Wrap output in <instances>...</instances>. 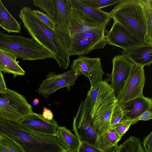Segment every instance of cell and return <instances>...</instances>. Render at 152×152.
<instances>
[{
  "label": "cell",
  "mask_w": 152,
  "mask_h": 152,
  "mask_svg": "<svg viewBox=\"0 0 152 152\" xmlns=\"http://www.w3.org/2000/svg\"><path fill=\"white\" fill-rule=\"evenodd\" d=\"M20 12L18 15L32 38L51 53L61 69L68 68L70 56L53 30L36 16L29 7H23Z\"/></svg>",
  "instance_id": "1"
},
{
  "label": "cell",
  "mask_w": 152,
  "mask_h": 152,
  "mask_svg": "<svg viewBox=\"0 0 152 152\" xmlns=\"http://www.w3.org/2000/svg\"><path fill=\"white\" fill-rule=\"evenodd\" d=\"M109 12L114 21L142 41L151 44L147 37L145 15L141 0H122Z\"/></svg>",
  "instance_id": "2"
},
{
  "label": "cell",
  "mask_w": 152,
  "mask_h": 152,
  "mask_svg": "<svg viewBox=\"0 0 152 152\" xmlns=\"http://www.w3.org/2000/svg\"><path fill=\"white\" fill-rule=\"evenodd\" d=\"M0 49L23 60L54 59L50 52L32 38L15 34L9 35L1 31Z\"/></svg>",
  "instance_id": "3"
},
{
  "label": "cell",
  "mask_w": 152,
  "mask_h": 152,
  "mask_svg": "<svg viewBox=\"0 0 152 152\" xmlns=\"http://www.w3.org/2000/svg\"><path fill=\"white\" fill-rule=\"evenodd\" d=\"M106 26H97L81 12L71 7L67 18L53 30L61 43L66 49L71 37L76 33H87L106 28Z\"/></svg>",
  "instance_id": "4"
},
{
  "label": "cell",
  "mask_w": 152,
  "mask_h": 152,
  "mask_svg": "<svg viewBox=\"0 0 152 152\" xmlns=\"http://www.w3.org/2000/svg\"><path fill=\"white\" fill-rule=\"evenodd\" d=\"M31 105L22 95L8 89L0 92V119L18 122L32 113Z\"/></svg>",
  "instance_id": "5"
},
{
  "label": "cell",
  "mask_w": 152,
  "mask_h": 152,
  "mask_svg": "<svg viewBox=\"0 0 152 152\" xmlns=\"http://www.w3.org/2000/svg\"><path fill=\"white\" fill-rule=\"evenodd\" d=\"M92 104L89 96L82 101L74 118L73 129L80 143L86 142L96 145L98 136L91 115Z\"/></svg>",
  "instance_id": "6"
},
{
  "label": "cell",
  "mask_w": 152,
  "mask_h": 152,
  "mask_svg": "<svg viewBox=\"0 0 152 152\" xmlns=\"http://www.w3.org/2000/svg\"><path fill=\"white\" fill-rule=\"evenodd\" d=\"M106 28L87 33H76L71 38L67 48L70 56L86 55L94 49L103 48L107 44Z\"/></svg>",
  "instance_id": "7"
},
{
  "label": "cell",
  "mask_w": 152,
  "mask_h": 152,
  "mask_svg": "<svg viewBox=\"0 0 152 152\" xmlns=\"http://www.w3.org/2000/svg\"><path fill=\"white\" fill-rule=\"evenodd\" d=\"M79 76L72 68L61 74L50 72L36 91L45 98H48L50 95L62 88L66 87L70 90L75 85Z\"/></svg>",
  "instance_id": "8"
},
{
  "label": "cell",
  "mask_w": 152,
  "mask_h": 152,
  "mask_svg": "<svg viewBox=\"0 0 152 152\" xmlns=\"http://www.w3.org/2000/svg\"><path fill=\"white\" fill-rule=\"evenodd\" d=\"M144 66L134 64L117 99L120 102L142 96L145 77Z\"/></svg>",
  "instance_id": "9"
},
{
  "label": "cell",
  "mask_w": 152,
  "mask_h": 152,
  "mask_svg": "<svg viewBox=\"0 0 152 152\" xmlns=\"http://www.w3.org/2000/svg\"><path fill=\"white\" fill-rule=\"evenodd\" d=\"M71 68L79 76L82 75L89 80L91 87L102 81L104 74L99 58H91L83 55L78 57L72 61Z\"/></svg>",
  "instance_id": "10"
},
{
  "label": "cell",
  "mask_w": 152,
  "mask_h": 152,
  "mask_svg": "<svg viewBox=\"0 0 152 152\" xmlns=\"http://www.w3.org/2000/svg\"><path fill=\"white\" fill-rule=\"evenodd\" d=\"M113 69L111 74L104 80L110 81V87L114 91L117 99L129 75L131 70L135 64L124 55L115 56L112 60Z\"/></svg>",
  "instance_id": "11"
},
{
  "label": "cell",
  "mask_w": 152,
  "mask_h": 152,
  "mask_svg": "<svg viewBox=\"0 0 152 152\" xmlns=\"http://www.w3.org/2000/svg\"><path fill=\"white\" fill-rule=\"evenodd\" d=\"M106 37L107 44L118 47L123 50L147 43L115 21Z\"/></svg>",
  "instance_id": "12"
},
{
  "label": "cell",
  "mask_w": 152,
  "mask_h": 152,
  "mask_svg": "<svg viewBox=\"0 0 152 152\" xmlns=\"http://www.w3.org/2000/svg\"><path fill=\"white\" fill-rule=\"evenodd\" d=\"M22 127L31 132L48 135L55 136L58 127L54 119L49 121L42 115L33 112L18 122Z\"/></svg>",
  "instance_id": "13"
},
{
  "label": "cell",
  "mask_w": 152,
  "mask_h": 152,
  "mask_svg": "<svg viewBox=\"0 0 152 152\" xmlns=\"http://www.w3.org/2000/svg\"><path fill=\"white\" fill-rule=\"evenodd\" d=\"M118 102L122 110L123 116L121 121L132 120L145 111L152 110V99L144 96L124 102Z\"/></svg>",
  "instance_id": "14"
},
{
  "label": "cell",
  "mask_w": 152,
  "mask_h": 152,
  "mask_svg": "<svg viewBox=\"0 0 152 152\" xmlns=\"http://www.w3.org/2000/svg\"><path fill=\"white\" fill-rule=\"evenodd\" d=\"M117 101L114 91L108 83L104 80L100 82L97 96L94 103L92 104L90 114L92 119Z\"/></svg>",
  "instance_id": "15"
},
{
  "label": "cell",
  "mask_w": 152,
  "mask_h": 152,
  "mask_svg": "<svg viewBox=\"0 0 152 152\" xmlns=\"http://www.w3.org/2000/svg\"><path fill=\"white\" fill-rule=\"evenodd\" d=\"M71 7L81 12L97 26H107L112 17L110 12L92 8L79 0H68Z\"/></svg>",
  "instance_id": "16"
},
{
  "label": "cell",
  "mask_w": 152,
  "mask_h": 152,
  "mask_svg": "<svg viewBox=\"0 0 152 152\" xmlns=\"http://www.w3.org/2000/svg\"><path fill=\"white\" fill-rule=\"evenodd\" d=\"M121 54L135 64L144 67L149 66L152 63V44L145 43L124 50Z\"/></svg>",
  "instance_id": "17"
},
{
  "label": "cell",
  "mask_w": 152,
  "mask_h": 152,
  "mask_svg": "<svg viewBox=\"0 0 152 152\" xmlns=\"http://www.w3.org/2000/svg\"><path fill=\"white\" fill-rule=\"evenodd\" d=\"M55 136L67 152H77L80 144L77 137L65 126H58Z\"/></svg>",
  "instance_id": "18"
},
{
  "label": "cell",
  "mask_w": 152,
  "mask_h": 152,
  "mask_svg": "<svg viewBox=\"0 0 152 152\" xmlns=\"http://www.w3.org/2000/svg\"><path fill=\"white\" fill-rule=\"evenodd\" d=\"M122 137L111 128L98 135L96 146L103 152H115L118 146V143Z\"/></svg>",
  "instance_id": "19"
},
{
  "label": "cell",
  "mask_w": 152,
  "mask_h": 152,
  "mask_svg": "<svg viewBox=\"0 0 152 152\" xmlns=\"http://www.w3.org/2000/svg\"><path fill=\"white\" fill-rule=\"evenodd\" d=\"M17 58L11 54L0 49V69L4 73L13 75L14 77L23 75L25 71L20 66Z\"/></svg>",
  "instance_id": "20"
},
{
  "label": "cell",
  "mask_w": 152,
  "mask_h": 152,
  "mask_svg": "<svg viewBox=\"0 0 152 152\" xmlns=\"http://www.w3.org/2000/svg\"><path fill=\"white\" fill-rule=\"evenodd\" d=\"M0 27L8 33H20V23L9 12L0 0Z\"/></svg>",
  "instance_id": "21"
},
{
  "label": "cell",
  "mask_w": 152,
  "mask_h": 152,
  "mask_svg": "<svg viewBox=\"0 0 152 152\" xmlns=\"http://www.w3.org/2000/svg\"><path fill=\"white\" fill-rule=\"evenodd\" d=\"M117 102L93 119V124L98 135L107 131L111 128V115Z\"/></svg>",
  "instance_id": "22"
},
{
  "label": "cell",
  "mask_w": 152,
  "mask_h": 152,
  "mask_svg": "<svg viewBox=\"0 0 152 152\" xmlns=\"http://www.w3.org/2000/svg\"><path fill=\"white\" fill-rule=\"evenodd\" d=\"M55 1V12L52 20L57 26L67 18L70 12L71 7L68 0Z\"/></svg>",
  "instance_id": "23"
},
{
  "label": "cell",
  "mask_w": 152,
  "mask_h": 152,
  "mask_svg": "<svg viewBox=\"0 0 152 152\" xmlns=\"http://www.w3.org/2000/svg\"><path fill=\"white\" fill-rule=\"evenodd\" d=\"M115 152H145L140 139L131 136L118 145Z\"/></svg>",
  "instance_id": "24"
},
{
  "label": "cell",
  "mask_w": 152,
  "mask_h": 152,
  "mask_svg": "<svg viewBox=\"0 0 152 152\" xmlns=\"http://www.w3.org/2000/svg\"><path fill=\"white\" fill-rule=\"evenodd\" d=\"M144 8L146 22L147 37L152 44V0H141Z\"/></svg>",
  "instance_id": "25"
},
{
  "label": "cell",
  "mask_w": 152,
  "mask_h": 152,
  "mask_svg": "<svg viewBox=\"0 0 152 152\" xmlns=\"http://www.w3.org/2000/svg\"><path fill=\"white\" fill-rule=\"evenodd\" d=\"M33 1L34 5L45 12L52 20L55 12V0H34Z\"/></svg>",
  "instance_id": "26"
},
{
  "label": "cell",
  "mask_w": 152,
  "mask_h": 152,
  "mask_svg": "<svg viewBox=\"0 0 152 152\" xmlns=\"http://www.w3.org/2000/svg\"><path fill=\"white\" fill-rule=\"evenodd\" d=\"M1 135L0 152H23L20 147L15 142L8 137Z\"/></svg>",
  "instance_id": "27"
},
{
  "label": "cell",
  "mask_w": 152,
  "mask_h": 152,
  "mask_svg": "<svg viewBox=\"0 0 152 152\" xmlns=\"http://www.w3.org/2000/svg\"><path fill=\"white\" fill-rule=\"evenodd\" d=\"M87 6L96 10L118 4L122 0H79Z\"/></svg>",
  "instance_id": "28"
},
{
  "label": "cell",
  "mask_w": 152,
  "mask_h": 152,
  "mask_svg": "<svg viewBox=\"0 0 152 152\" xmlns=\"http://www.w3.org/2000/svg\"><path fill=\"white\" fill-rule=\"evenodd\" d=\"M132 122L129 120L120 121L111 128L113 129L120 136L122 137L128 131Z\"/></svg>",
  "instance_id": "29"
},
{
  "label": "cell",
  "mask_w": 152,
  "mask_h": 152,
  "mask_svg": "<svg viewBox=\"0 0 152 152\" xmlns=\"http://www.w3.org/2000/svg\"><path fill=\"white\" fill-rule=\"evenodd\" d=\"M34 15L41 21L53 30L56 26V25L48 15L42 12L37 10H32Z\"/></svg>",
  "instance_id": "30"
},
{
  "label": "cell",
  "mask_w": 152,
  "mask_h": 152,
  "mask_svg": "<svg viewBox=\"0 0 152 152\" xmlns=\"http://www.w3.org/2000/svg\"><path fill=\"white\" fill-rule=\"evenodd\" d=\"M123 114L120 106L117 101L116 103L111 118V128L117 124L121 120Z\"/></svg>",
  "instance_id": "31"
},
{
  "label": "cell",
  "mask_w": 152,
  "mask_h": 152,
  "mask_svg": "<svg viewBox=\"0 0 152 152\" xmlns=\"http://www.w3.org/2000/svg\"><path fill=\"white\" fill-rule=\"evenodd\" d=\"M77 152H103L96 145L86 142H80Z\"/></svg>",
  "instance_id": "32"
},
{
  "label": "cell",
  "mask_w": 152,
  "mask_h": 152,
  "mask_svg": "<svg viewBox=\"0 0 152 152\" xmlns=\"http://www.w3.org/2000/svg\"><path fill=\"white\" fill-rule=\"evenodd\" d=\"M142 144L145 152H152V132L144 137Z\"/></svg>",
  "instance_id": "33"
},
{
  "label": "cell",
  "mask_w": 152,
  "mask_h": 152,
  "mask_svg": "<svg viewBox=\"0 0 152 152\" xmlns=\"http://www.w3.org/2000/svg\"><path fill=\"white\" fill-rule=\"evenodd\" d=\"M152 118V110H146L136 118L132 120L131 121L132 125L135 124L140 121H148Z\"/></svg>",
  "instance_id": "34"
},
{
  "label": "cell",
  "mask_w": 152,
  "mask_h": 152,
  "mask_svg": "<svg viewBox=\"0 0 152 152\" xmlns=\"http://www.w3.org/2000/svg\"><path fill=\"white\" fill-rule=\"evenodd\" d=\"M45 119L50 121L54 119L53 114L51 110L46 107H44L42 115Z\"/></svg>",
  "instance_id": "35"
},
{
  "label": "cell",
  "mask_w": 152,
  "mask_h": 152,
  "mask_svg": "<svg viewBox=\"0 0 152 152\" xmlns=\"http://www.w3.org/2000/svg\"><path fill=\"white\" fill-rule=\"evenodd\" d=\"M7 89L2 71H0V92L5 91Z\"/></svg>",
  "instance_id": "36"
},
{
  "label": "cell",
  "mask_w": 152,
  "mask_h": 152,
  "mask_svg": "<svg viewBox=\"0 0 152 152\" xmlns=\"http://www.w3.org/2000/svg\"><path fill=\"white\" fill-rule=\"evenodd\" d=\"M39 100L37 98H35L33 101V104L34 106H36L39 103Z\"/></svg>",
  "instance_id": "37"
},
{
  "label": "cell",
  "mask_w": 152,
  "mask_h": 152,
  "mask_svg": "<svg viewBox=\"0 0 152 152\" xmlns=\"http://www.w3.org/2000/svg\"><path fill=\"white\" fill-rule=\"evenodd\" d=\"M1 135H0V139L1 138Z\"/></svg>",
  "instance_id": "38"
},
{
  "label": "cell",
  "mask_w": 152,
  "mask_h": 152,
  "mask_svg": "<svg viewBox=\"0 0 152 152\" xmlns=\"http://www.w3.org/2000/svg\"><path fill=\"white\" fill-rule=\"evenodd\" d=\"M0 71H1L0 69Z\"/></svg>",
  "instance_id": "39"
}]
</instances>
